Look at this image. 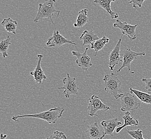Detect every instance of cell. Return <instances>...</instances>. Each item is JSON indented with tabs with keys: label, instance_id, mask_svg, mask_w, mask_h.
<instances>
[{
	"label": "cell",
	"instance_id": "cell-1",
	"mask_svg": "<svg viewBox=\"0 0 151 139\" xmlns=\"http://www.w3.org/2000/svg\"><path fill=\"white\" fill-rule=\"evenodd\" d=\"M64 108L63 107H56L50 109L49 110L45 111L40 113L31 114V115H24L14 116L12 117V119L15 122H18V118L24 117L35 118L38 119L44 120L49 124H55L58 119L62 117L64 112Z\"/></svg>",
	"mask_w": 151,
	"mask_h": 139
},
{
	"label": "cell",
	"instance_id": "cell-2",
	"mask_svg": "<svg viewBox=\"0 0 151 139\" xmlns=\"http://www.w3.org/2000/svg\"><path fill=\"white\" fill-rule=\"evenodd\" d=\"M55 3V0H47L42 4L39 3V9L36 17L34 19V22L37 23L39 20L49 18L52 24H54L52 19L53 14L54 13H57L58 17H59L60 13V10H57L56 9Z\"/></svg>",
	"mask_w": 151,
	"mask_h": 139
},
{
	"label": "cell",
	"instance_id": "cell-3",
	"mask_svg": "<svg viewBox=\"0 0 151 139\" xmlns=\"http://www.w3.org/2000/svg\"><path fill=\"white\" fill-rule=\"evenodd\" d=\"M103 81L106 92L110 93L115 99L121 98L124 92L120 90L122 84L116 74L111 73V75H106Z\"/></svg>",
	"mask_w": 151,
	"mask_h": 139
},
{
	"label": "cell",
	"instance_id": "cell-4",
	"mask_svg": "<svg viewBox=\"0 0 151 139\" xmlns=\"http://www.w3.org/2000/svg\"><path fill=\"white\" fill-rule=\"evenodd\" d=\"M121 111L124 112L134 111L140 107V101L136 95L132 93L124 92L121 97Z\"/></svg>",
	"mask_w": 151,
	"mask_h": 139
},
{
	"label": "cell",
	"instance_id": "cell-5",
	"mask_svg": "<svg viewBox=\"0 0 151 139\" xmlns=\"http://www.w3.org/2000/svg\"><path fill=\"white\" fill-rule=\"evenodd\" d=\"M63 86L58 87V89L64 90L63 93L67 99H69L72 95L78 94V84L76 81V79L71 77L69 73H67V77L63 79Z\"/></svg>",
	"mask_w": 151,
	"mask_h": 139
},
{
	"label": "cell",
	"instance_id": "cell-6",
	"mask_svg": "<svg viewBox=\"0 0 151 139\" xmlns=\"http://www.w3.org/2000/svg\"><path fill=\"white\" fill-rule=\"evenodd\" d=\"M109 109L110 107L104 104L100 97L98 96L93 95L88 99V115L91 117L96 116L99 118V116L96 114L98 111L101 110L103 111H106Z\"/></svg>",
	"mask_w": 151,
	"mask_h": 139
},
{
	"label": "cell",
	"instance_id": "cell-7",
	"mask_svg": "<svg viewBox=\"0 0 151 139\" xmlns=\"http://www.w3.org/2000/svg\"><path fill=\"white\" fill-rule=\"evenodd\" d=\"M145 52H134L130 48H127L122 52L123 57V64L122 67L117 71V72H119L123 68H128V71H131V64L132 61L136 59L139 56H145Z\"/></svg>",
	"mask_w": 151,
	"mask_h": 139
},
{
	"label": "cell",
	"instance_id": "cell-8",
	"mask_svg": "<svg viewBox=\"0 0 151 139\" xmlns=\"http://www.w3.org/2000/svg\"><path fill=\"white\" fill-rule=\"evenodd\" d=\"M138 26V24L132 25L127 22H122L119 19H116V22L113 25L115 28L119 29L121 31L122 34L127 35L131 41L136 39V29Z\"/></svg>",
	"mask_w": 151,
	"mask_h": 139
},
{
	"label": "cell",
	"instance_id": "cell-9",
	"mask_svg": "<svg viewBox=\"0 0 151 139\" xmlns=\"http://www.w3.org/2000/svg\"><path fill=\"white\" fill-rule=\"evenodd\" d=\"M88 48H86L84 52H80L78 51H73V56L77 57L76 63L79 67H81L83 71H87V70L93 65L91 61V58L87 55V52Z\"/></svg>",
	"mask_w": 151,
	"mask_h": 139
},
{
	"label": "cell",
	"instance_id": "cell-10",
	"mask_svg": "<svg viewBox=\"0 0 151 139\" xmlns=\"http://www.w3.org/2000/svg\"><path fill=\"white\" fill-rule=\"evenodd\" d=\"M65 44H70L77 45V44L73 41L69 40L60 33L58 31H54L52 37H50L46 43L47 46L48 47H60Z\"/></svg>",
	"mask_w": 151,
	"mask_h": 139
},
{
	"label": "cell",
	"instance_id": "cell-11",
	"mask_svg": "<svg viewBox=\"0 0 151 139\" xmlns=\"http://www.w3.org/2000/svg\"><path fill=\"white\" fill-rule=\"evenodd\" d=\"M122 39V37L119 40L116 46L109 56L108 65L111 71H113L116 65L119 64L120 62H123V60L121 58V45Z\"/></svg>",
	"mask_w": 151,
	"mask_h": 139
},
{
	"label": "cell",
	"instance_id": "cell-12",
	"mask_svg": "<svg viewBox=\"0 0 151 139\" xmlns=\"http://www.w3.org/2000/svg\"><path fill=\"white\" fill-rule=\"evenodd\" d=\"M37 58H38V63L35 69L30 72V75L33 77V80H35L37 83L41 84L42 81L46 80L47 78L46 75L45 74L44 71L41 67V61L44 57V56L41 54L37 55Z\"/></svg>",
	"mask_w": 151,
	"mask_h": 139
},
{
	"label": "cell",
	"instance_id": "cell-13",
	"mask_svg": "<svg viewBox=\"0 0 151 139\" xmlns=\"http://www.w3.org/2000/svg\"><path fill=\"white\" fill-rule=\"evenodd\" d=\"M85 133L91 139H103L106 135L105 131L102 130L96 122L90 125Z\"/></svg>",
	"mask_w": 151,
	"mask_h": 139
},
{
	"label": "cell",
	"instance_id": "cell-14",
	"mask_svg": "<svg viewBox=\"0 0 151 139\" xmlns=\"http://www.w3.org/2000/svg\"><path fill=\"white\" fill-rule=\"evenodd\" d=\"M101 124L104 129L106 135L113 136L114 130L117 126L122 124V122H119L117 118H115L107 120H103L101 123Z\"/></svg>",
	"mask_w": 151,
	"mask_h": 139
},
{
	"label": "cell",
	"instance_id": "cell-15",
	"mask_svg": "<svg viewBox=\"0 0 151 139\" xmlns=\"http://www.w3.org/2000/svg\"><path fill=\"white\" fill-rule=\"evenodd\" d=\"M115 1L116 0H94L93 2L102 9H105L110 15L111 19H117L119 17V14L113 11L111 9V3Z\"/></svg>",
	"mask_w": 151,
	"mask_h": 139
},
{
	"label": "cell",
	"instance_id": "cell-16",
	"mask_svg": "<svg viewBox=\"0 0 151 139\" xmlns=\"http://www.w3.org/2000/svg\"><path fill=\"white\" fill-rule=\"evenodd\" d=\"M99 38L98 34L94 33V32L92 30L91 31H87L85 30L81 36L79 38L80 40H83V44L82 46L86 44H92L96 41L98 40Z\"/></svg>",
	"mask_w": 151,
	"mask_h": 139
},
{
	"label": "cell",
	"instance_id": "cell-17",
	"mask_svg": "<svg viewBox=\"0 0 151 139\" xmlns=\"http://www.w3.org/2000/svg\"><path fill=\"white\" fill-rule=\"evenodd\" d=\"M123 119L124 120V124L122 126H120L116 129V132L119 133L120 131L122 130L123 128H125L128 126H138L139 124V122L137 119L132 117L129 111L125 112L124 116H123Z\"/></svg>",
	"mask_w": 151,
	"mask_h": 139
},
{
	"label": "cell",
	"instance_id": "cell-18",
	"mask_svg": "<svg viewBox=\"0 0 151 139\" xmlns=\"http://www.w3.org/2000/svg\"><path fill=\"white\" fill-rule=\"evenodd\" d=\"M1 25L4 27L6 32L12 33L14 34H16V29L18 25L17 21L12 19L11 18H5L2 21Z\"/></svg>",
	"mask_w": 151,
	"mask_h": 139
},
{
	"label": "cell",
	"instance_id": "cell-19",
	"mask_svg": "<svg viewBox=\"0 0 151 139\" xmlns=\"http://www.w3.org/2000/svg\"><path fill=\"white\" fill-rule=\"evenodd\" d=\"M87 9H82L81 11L79 12L76 23L73 24L74 27L76 28L82 27L89 21L90 19L87 17Z\"/></svg>",
	"mask_w": 151,
	"mask_h": 139
},
{
	"label": "cell",
	"instance_id": "cell-20",
	"mask_svg": "<svg viewBox=\"0 0 151 139\" xmlns=\"http://www.w3.org/2000/svg\"><path fill=\"white\" fill-rule=\"evenodd\" d=\"M130 91L131 93H134L139 99L140 101L146 104H151V95L149 93L142 92L138 90L133 89L132 88H130Z\"/></svg>",
	"mask_w": 151,
	"mask_h": 139
},
{
	"label": "cell",
	"instance_id": "cell-21",
	"mask_svg": "<svg viewBox=\"0 0 151 139\" xmlns=\"http://www.w3.org/2000/svg\"><path fill=\"white\" fill-rule=\"evenodd\" d=\"M109 41V39L107 38L106 36H104L101 39H99L98 40L96 41L93 44H91V49H94L96 52L94 56L98 54V52L102 49L106 44H107Z\"/></svg>",
	"mask_w": 151,
	"mask_h": 139
},
{
	"label": "cell",
	"instance_id": "cell-22",
	"mask_svg": "<svg viewBox=\"0 0 151 139\" xmlns=\"http://www.w3.org/2000/svg\"><path fill=\"white\" fill-rule=\"evenodd\" d=\"M12 44L11 38L8 35L5 40H3L0 43V52L3 55V58H6L8 56V50L10 45Z\"/></svg>",
	"mask_w": 151,
	"mask_h": 139
},
{
	"label": "cell",
	"instance_id": "cell-23",
	"mask_svg": "<svg viewBox=\"0 0 151 139\" xmlns=\"http://www.w3.org/2000/svg\"><path fill=\"white\" fill-rule=\"evenodd\" d=\"M127 132L130 136L134 139H145L143 138V133L142 130L140 129L136 130H127Z\"/></svg>",
	"mask_w": 151,
	"mask_h": 139
},
{
	"label": "cell",
	"instance_id": "cell-24",
	"mask_svg": "<svg viewBox=\"0 0 151 139\" xmlns=\"http://www.w3.org/2000/svg\"><path fill=\"white\" fill-rule=\"evenodd\" d=\"M46 139H68L65 134L58 130H56L50 136L47 137Z\"/></svg>",
	"mask_w": 151,
	"mask_h": 139
},
{
	"label": "cell",
	"instance_id": "cell-25",
	"mask_svg": "<svg viewBox=\"0 0 151 139\" xmlns=\"http://www.w3.org/2000/svg\"><path fill=\"white\" fill-rule=\"evenodd\" d=\"M146 0H130L128 3H132V6L135 9L137 8H142V4Z\"/></svg>",
	"mask_w": 151,
	"mask_h": 139
},
{
	"label": "cell",
	"instance_id": "cell-26",
	"mask_svg": "<svg viewBox=\"0 0 151 139\" xmlns=\"http://www.w3.org/2000/svg\"><path fill=\"white\" fill-rule=\"evenodd\" d=\"M142 81L145 84V88L147 90L149 93L151 92V78H144L142 79Z\"/></svg>",
	"mask_w": 151,
	"mask_h": 139
},
{
	"label": "cell",
	"instance_id": "cell-27",
	"mask_svg": "<svg viewBox=\"0 0 151 139\" xmlns=\"http://www.w3.org/2000/svg\"><path fill=\"white\" fill-rule=\"evenodd\" d=\"M7 137V135L6 134H1V137H0V139H5Z\"/></svg>",
	"mask_w": 151,
	"mask_h": 139
}]
</instances>
